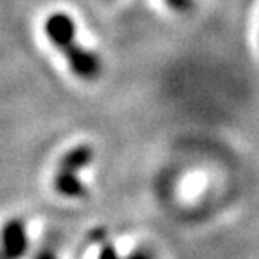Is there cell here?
<instances>
[{"instance_id": "1", "label": "cell", "mask_w": 259, "mask_h": 259, "mask_svg": "<svg viewBox=\"0 0 259 259\" xmlns=\"http://www.w3.org/2000/svg\"><path fill=\"white\" fill-rule=\"evenodd\" d=\"M44 32L56 51L65 58L70 72L83 81H96L103 74V61L77 40V27L69 13L56 11L47 16Z\"/></svg>"}, {"instance_id": "2", "label": "cell", "mask_w": 259, "mask_h": 259, "mask_svg": "<svg viewBox=\"0 0 259 259\" xmlns=\"http://www.w3.org/2000/svg\"><path fill=\"white\" fill-rule=\"evenodd\" d=\"M94 160V148L90 144H77L65 151L58 162L53 177V187L63 198H85L87 187L81 182L79 171Z\"/></svg>"}, {"instance_id": "3", "label": "cell", "mask_w": 259, "mask_h": 259, "mask_svg": "<svg viewBox=\"0 0 259 259\" xmlns=\"http://www.w3.org/2000/svg\"><path fill=\"white\" fill-rule=\"evenodd\" d=\"M29 250V236L24 220L13 218L0 231V259H22Z\"/></svg>"}, {"instance_id": "4", "label": "cell", "mask_w": 259, "mask_h": 259, "mask_svg": "<svg viewBox=\"0 0 259 259\" xmlns=\"http://www.w3.org/2000/svg\"><path fill=\"white\" fill-rule=\"evenodd\" d=\"M97 259H121V255H119V252L115 250V247H113V245H110V243H105V245L99 248Z\"/></svg>"}, {"instance_id": "5", "label": "cell", "mask_w": 259, "mask_h": 259, "mask_svg": "<svg viewBox=\"0 0 259 259\" xmlns=\"http://www.w3.org/2000/svg\"><path fill=\"white\" fill-rule=\"evenodd\" d=\"M166 4L175 11H186L191 6V0H166Z\"/></svg>"}, {"instance_id": "6", "label": "cell", "mask_w": 259, "mask_h": 259, "mask_svg": "<svg viewBox=\"0 0 259 259\" xmlns=\"http://www.w3.org/2000/svg\"><path fill=\"white\" fill-rule=\"evenodd\" d=\"M34 259H58V257H56V254L51 250V248H41L40 252H36Z\"/></svg>"}, {"instance_id": "7", "label": "cell", "mask_w": 259, "mask_h": 259, "mask_svg": "<svg viewBox=\"0 0 259 259\" xmlns=\"http://www.w3.org/2000/svg\"><path fill=\"white\" fill-rule=\"evenodd\" d=\"M128 259H151V255L148 254V252H144V250H137V252H134V254L130 255Z\"/></svg>"}]
</instances>
